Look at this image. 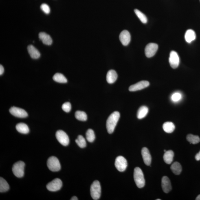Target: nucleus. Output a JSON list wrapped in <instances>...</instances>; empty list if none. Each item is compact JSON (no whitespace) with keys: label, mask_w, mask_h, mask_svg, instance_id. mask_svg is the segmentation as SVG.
I'll return each mask as SVG.
<instances>
[{"label":"nucleus","mask_w":200,"mask_h":200,"mask_svg":"<svg viewBox=\"0 0 200 200\" xmlns=\"http://www.w3.org/2000/svg\"><path fill=\"white\" fill-rule=\"evenodd\" d=\"M134 179L136 184L139 188H143L145 185L144 173L140 168L136 167L134 171Z\"/></svg>","instance_id":"obj_2"},{"label":"nucleus","mask_w":200,"mask_h":200,"mask_svg":"<svg viewBox=\"0 0 200 200\" xmlns=\"http://www.w3.org/2000/svg\"><path fill=\"white\" fill-rule=\"evenodd\" d=\"M16 128L19 133L22 134H27L29 133V129L28 126L23 123L16 124Z\"/></svg>","instance_id":"obj_21"},{"label":"nucleus","mask_w":200,"mask_h":200,"mask_svg":"<svg viewBox=\"0 0 200 200\" xmlns=\"http://www.w3.org/2000/svg\"><path fill=\"white\" fill-rule=\"evenodd\" d=\"M187 141L190 144H196L200 142V139L199 136L192 134H189L186 137Z\"/></svg>","instance_id":"obj_27"},{"label":"nucleus","mask_w":200,"mask_h":200,"mask_svg":"<svg viewBox=\"0 0 200 200\" xmlns=\"http://www.w3.org/2000/svg\"><path fill=\"white\" fill-rule=\"evenodd\" d=\"M162 187L164 192L168 193L172 190L171 182L170 179L166 176H164L162 179Z\"/></svg>","instance_id":"obj_15"},{"label":"nucleus","mask_w":200,"mask_h":200,"mask_svg":"<svg viewBox=\"0 0 200 200\" xmlns=\"http://www.w3.org/2000/svg\"><path fill=\"white\" fill-rule=\"evenodd\" d=\"M71 200H78V198H77L76 197V196H73V197L71 198Z\"/></svg>","instance_id":"obj_37"},{"label":"nucleus","mask_w":200,"mask_h":200,"mask_svg":"<svg viewBox=\"0 0 200 200\" xmlns=\"http://www.w3.org/2000/svg\"><path fill=\"white\" fill-rule=\"evenodd\" d=\"M75 117L78 120L82 121H85L87 119V114L83 111H77L75 113Z\"/></svg>","instance_id":"obj_28"},{"label":"nucleus","mask_w":200,"mask_h":200,"mask_svg":"<svg viewBox=\"0 0 200 200\" xmlns=\"http://www.w3.org/2000/svg\"><path fill=\"white\" fill-rule=\"evenodd\" d=\"M149 84V82L146 80H143L130 86L129 90L131 92L141 90L148 87Z\"/></svg>","instance_id":"obj_12"},{"label":"nucleus","mask_w":200,"mask_h":200,"mask_svg":"<svg viewBox=\"0 0 200 200\" xmlns=\"http://www.w3.org/2000/svg\"><path fill=\"white\" fill-rule=\"evenodd\" d=\"M170 169L173 173L176 175H179L181 173L182 168L179 162H176L172 165Z\"/></svg>","instance_id":"obj_24"},{"label":"nucleus","mask_w":200,"mask_h":200,"mask_svg":"<svg viewBox=\"0 0 200 200\" xmlns=\"http://www.w3.org/2000/svg\"><path fill=\"white\" fill-rule=\"evenodd\" d=\"M134 12L135 14H136L137 17H138L142 23H146L147 22V18L146 15L145 14L141 12L140 10H137V9H135L134 10Z\"/></svg>","instance_id":"obj_30"},{"label":"nucleus","mask_w":200,"mask_h":200,"mask_svg":"<svg viewBox=\"0 0 200 200\" xmlns=\"http://www.w3.org/2000/svg\"><path fill=\"white\" fill-rule=\"evenodd\" d=\"M25 164L23 161H19L14 165L12 172L14 175L18 178L23 177L24 175Z\"/></svg>","instance_id":"obj_4"},{"label":"nucleus","mask_w":200,"mask_h":200,"mask_svg":"<svg viewBox=\"0 0 200 200\" xmlns=\"http://www.w3.org/2000/svg\"><path fill=\"white\" fill-rule=\"evenodd\" d=\"M175 126L173 123L170 122H165L163 124V128L165 132L167 133H173L175 129Z\"/></svg>","instance_id":"obj_23"},{"label":"nucleus","mask_w":200,"mask_h":200,"mask_svg":"<svg viewBox=\"0 0 200 200\" xmlns=\"http://www.w3.org/2000/svg\"><path fill=\"white\" fill-rule=\"evenodd\" d=\"M185 39L188 43H190L196 39V35L195 32L192 29H189L186 31L185 36Z\"/></svg>","instance_id":"obj_19"},{"label":"nucleus","mask_w":200,"mask_h":200,"mask_svg":"<svg viewBox=\"0 0 200 200\" xmlns=\"http://www.w3.org/2000/svg\"><path fill=\"white\" fill-rule=\"evenodd\" d=\"M117 78V73L115 70H111L108 71L106 75V80L108 83L112 84L114 83Z\"/></svg>","instance_id":"obj_17"},{"label":"nucleus","mask_w":200,"mask_h":200,"mask_svg":"<svg viewBox=\"0 0 200 200\" xmlns=\"http://www.w3.org/2000/svg\"><path fill=\"white\" fill-rule=\"evenodd\" d=\"M158 46L157 44L149 43L146 45L145 48V54L147 57L151 58L155 55L157 52Z\"/></svg>","instance_id":"obj_9"},{"label":"nucleus","mask_w":200,"mask_h":200,"mask_svg":"<svg viewBox=\"0 0 200 200\" xmlns=\"http://www.w3.org/2000/svg\"><path fill=\"white\" fill-rule=\"evenodd\" d=\"M141 154L145 164L146 165L149 166L151 164L152 157L148 149L143 148L141 151Z\"/></svg>","instance_id":"obj_14"},{"label":"nucleus","mask_w":200,"mask_h":200,"mask_svg":"<svg viewBox=\"0 0 200 200\" xmlns=\"http://www.w3.org/2000/svg\"><path fill=\"white\" fill-rule=\"evenodd\" d=\"M164 151L165 152L166 151V150H164Z\"/></svg>","instance_id":"obj_39"},{"label":"nucleus","mask_w":200,"mask_h":200,"mask_svg":"<svg viewBox=\"0 0 200 200\" xmlns=\"http://www.w3.org/2000/svg\"><path fill=\"white\" fill-rule=\"evenodd\" d=\"M47 165L49 169L52 172L59 171L61 165L58 159L56 157H51L47 160Z\"/></svg>","instance_id":"obj_5"},{"label":"nucleus","mask_w":200,"mask_h":200,"mask_svg":"<svg viewBox=\"0 0 200 200\" xmlns=\"http://www.w3.org/2000/svg\"><path fill=\"white\" fill-rule=\"evenodd\" d=\"M86 138L89 142H92L95 139L94 131L92 129H89L86 133Z\"/></svg>","instance_id":"obj_31"},{"label":"nucleus","mask_w":200,"mask_h":200,"mask_svg":"<svg viewBox=\"0 0 200 200\" xmlns=\"http://www.w3.org/2000/svg\"><path fill=\"white\" fill-rule=\"evenodd\" d=\"M10 112L14 116L19 118H25L28 116V114L25 110L14 106L10 108Z\"/></svg>","instance_id":"obj_10"},{"label":"nucleus","mask_w":200,"mask_h":200,"mask_svg":"<svg viewBox=\"0 0 200 200\" xmlns=\"http://www.w3.org/2000/svg\"><path fill=\"white\" fill-rule=\"evenodd\" d=\"M62 109L66 112H69L71 109V105L70 103L67 102L63 104L62 106Z\"/></svg>","instance_id":"obj_32"},{"label":"nucleus","mask_w":200,"mask_h":200,"mask_svg":"<svg viewBox=\"0 0 200 200\" xmlns=\"http://www.w3.org/2000/svg\"><path fill=\"white\" fill-rule=\"evenodd\" d=\"M10 189V186L8 182L3 178H0V192L1 193L7 191Z\"/></svg>","instance_id":"obj_26"},{"label":"nucleus","mask_w":200,"mask_h":200,"mask_svg":"<svg viewBox=\"0 0 200 200\" xmlns=\"http://www.w3.org/2000/svg\"><path fill=\"white\" fill-rule=\"evenodd\" d=\"M149 109L147 106H141L138 110L137 113V117L139 119H142L146 117L148 113Z\"/></svg>","instance_id":"obj_22"},{"label":"nucleus","mask_w":200,"mask_h":200,"mask_svg":"<svg viewBox=\"0 0 200 200\" xmlns=\"http://www.w3.org/2000/svg\"><path fill=\"white\" fill-rule=\"evenodd\" d=\"M62 186V182L59 179L56 178L47 184V190L51 192H56L59 190Z\"/></svg>","instance_id":"obj_8"},{"label":"nucleus","mask_w":200,"mask_h":200,"mask_svg":"<svg viewBox=\"0 0 200 200\" xmlns=\"http://www.w3.org/2000/svg\"><path fill=\"white\" fill-rule=\"evenodd\" d=\"M41 10L46 14H48L50 12V9L48 5L45 3L42 4L41 6Z\"/></svg>","instance_id":"obj_34"},{"label":"nucleus","mask_w":200,"mask_h":200,"mask_svg":"<svg viewBox=\"0 0 200 200\" xmlns=\"http://www.w3.org/2000/svg\"><path fill=\"white\" fill-rule=\"evenodd\" d=\"M27 51L31 57L34 59H37L41 55L39 51L32 45L28 46Z\"/></svg>","instance_id":"obj_18"},{"label":"nucleus","mask_w":200,"mask_h":200,"mask_svg":"<svg viewBox=\"0 0 200 200\" xmlns=\"http://www.w3.org/2000/svg\"><path fill=\"white\" fill-rule=\"evenodd\" d=\"M40 40L45 45H50L52 43V39L49 35L45 32H40L39 35Z\"/></svg>","instance_id":"obj_16"},{"label":"nucleus","mask_w":200,"mask_h":200,"mask_svg":"<svg viewBox=\"0 0 200 200\" xmlns=\"http://www.w3.org/2000/svg\"><path fill=\"white\" fill-rule=\"evenodd\" d=\"M169 62L172 68L176 69L178 67L180 62L179 58L175 51H172L170 53Z\"/></svg>","instance_id":"obj_11"},{"label":"nucleus","mask_w":200,"mask_h":200,"mask_svg":"<svg viewBox=\"0 0 200 200\" xmlns=\"http://www.w3.org/2000/svg\"><path fill=\"white\" fill-rule=\"evenodd\" d=\"M56 137L57 139L60 144L64 146H67L69 143L68 136L65 132L62 130H59L56 132Z\"/></svg>","instance_id":"obj_7"},{"label":"nucleus","mask_w":200,"mask_h":200,"mask_svg":"<svg viewBox=\"0 0 200 200\" xmlns=\"http://www.w3.org/2000/svg\"><path fill=\"white\" fill-rule=\"evenodd\" d=\"M156 200H161V199H156Z\"/></svg>","instance_id":"obj_40"},{"label":"nucleus","mask_w":200,"mask_h":200,"mask_svg":"<svg viewBox=\"0 0 200 200\" xmlns=\"http://www.w3.org/2000/svg\"><path fill=\"white\" fill-rule=\"evenodd\" d=\"M195 158L196 161L200 160V151L195 156Z\"/></svg>","instance_id":"obj_36"},{"label":"nucleus","mask_w":200,"mask_h":200,"mask_svg":"<svg viewBox=\"0 0 200 200\" xmlns=\"http://www.w3.org/2000/svg\"><path fill=\"white\" fill-rule=\"evenodd\" d=\"M77 145L80 148H83L87 146V143L84 137L82 135H79L78 138L75 140Z\"/></svg>","instance_id":"obj_29"},{"label":"nucleus","mask_w":200,"mask_h":200,"mask_svg":"<svg viewBox=\"0 0 200 200\" xmlns=\"http://www.w3.org/2000/svg\"><path fill=\"white\" fill-rule=\"evenodd\" d=\"M127 160L122 156H119L116 159L115 166L119 172H122L125 171L127 167Z\"/></svg>","instance_id":"obj_6"},{"label":"nucleus","mask_w":200,"mask_h":200,"mask_svg":"<svg viewBox=\"0 0 200 200\" xmlns=\"http://www.w3.org/2000/svg\"><path fill=\"white\" fill-rule=\"evenodd\" d=\"M182 95L180 93L178 92L175 93L172 95L171 99L172 101L174 102H178L181 100Z\"/></svg>","instance_id":"obj_33"},{"label":"nucleus","mask_w":200,"mask_h":200,"mask_svg":"<svg viewBox=\"0 0 200 200\" xmlns=\"http://www.w3.org/2000/svg\"><path fill=\"white\" fill-rule=\"evenodd\" d=\"M92 198L94 200L100 199V197L101 189L100 182L98 181H95L92 184L90 189Z\"/></svg>","instance_id":"obj_3"},{"label":"nucleus","mask_w":200,"mask_h":200,"mask_svg":"<svg viewBox=\"0 0 200 200\" xmlns=\"http://www.w3.org/2000/svg\"><path fill=\"white\" fill-rule=\"evenodd\" d=\"M119 39L124 46H127L131 40V36L130 33L128 31L124 30L121 32L119 35Z\"/></svg>","instance_id":"obj_13"},{"label":"nucleus","mask_w":200,"mask_h":200,"mask_svg":"<svg viewBox=\"0 0 200 200\" xmlns=\"http://www.w3.org/2000/svg\"><path fill=\"white\" fill-rule=\"evenodd\" d=\"M54 81L60 83H66L67 82V79L64 75L60 73H56L53 77Z\"/></svg>","instance_id":"obj_25"},{"label":"nucleus","mask_w":200,"mask_h":200,"mask_svg":"<svg viewBox=\"0 0 200 200\" xmlns=\"http://www.w3.org/2000/svg\"><path fill=\"white\" fill-rule=\"evenodd\" d=\"M120 116V113L118 112L115 111L108 117L106 124V128L108 133L111 134L114 131Z\"/></svg>","instance_id":"obj_1"},{"label":"nucleus","mask_w":200,"mask_h":200,"mask_svg":"<svg viewBox=\"0 0 200 200\" xmlns=\"http://www.w3.org/2000/svg\"><path fill=\"white\" fill-rule=\"evenodd\" d=\"M4 71V69L2 65H0V75H2Z\"/></svg>","instance_id":"obj_35"},{"label":"nucleus","mask_w":200,"mask_h":200,"mask_svg":"<svg viewBox=\"0 0 200 200\" xmlns=\"http://www.w3.org/2000/svg\"><path fill=\"white\" fill-rule=\"evenodd\" d=\"M174 156V152L172 150H169L165 152L163 158L165 162L168 164H171Z\"/></svg>","instance_id":"obj_20"},{"label":"nucleus","mask_w":200,"mask_h":200,"mask_svg":"<svg viewBox=\"0 0 200 200\" xmlns=\"http://www.w3.org/2000/svg\"><path fill=\"white\" fill-rule=\"evenodd\" d=\"M196 200H200V194L197 197H196Z\"/></svg>","instance_id":"obj_38"}]
</instances>
